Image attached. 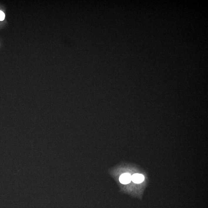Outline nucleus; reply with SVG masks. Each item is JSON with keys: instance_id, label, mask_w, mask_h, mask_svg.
I'll use <instances>...</instances> for the list:
<instances>
[{"instance_id": "f03ea898", "label": "nucleus", "mask_w": 208, "mask_h": 208, "mask_svg": "<svg viewBox=\"0 0 208 208\" xmlns=\"http://www.w3.org/2000/svg\"><path fill=\"white\" fill-rule=\"evenodd\" d=\"M145 177L143 175L136 173L132 176V180L135 184H140L144 181Z\"/></svg>"}, {"instance_id": "7ed1b4c3", "label": "nucleus", "mask_w": 208, "mask_h": 208, "mask_svg": "<svg viewBox=\"0 0 208 208\" xmlns=\"http://www.w3.org/2000/svg\"><path fill=\"white\" fill-rule=\"evenodd\" d=\"M5 19V14L2 11L0 10V21H2Z\"/></svg>"}, {"instance_id": "f257e3e1", "label": "nucleus", "mask_w": 208, "mask_h": 208, "mask_svg": "<svg viewBox=\"0 0 208 208\" xmlns=\"http://www.w3.org/2000/svg\"><path fill=\"white\" fill-rule=\"evenodd\" d=\"M120 182L123 184H129L132 181V176L129 173H125L120 177Z\"/></svg>"}]
</instances>
